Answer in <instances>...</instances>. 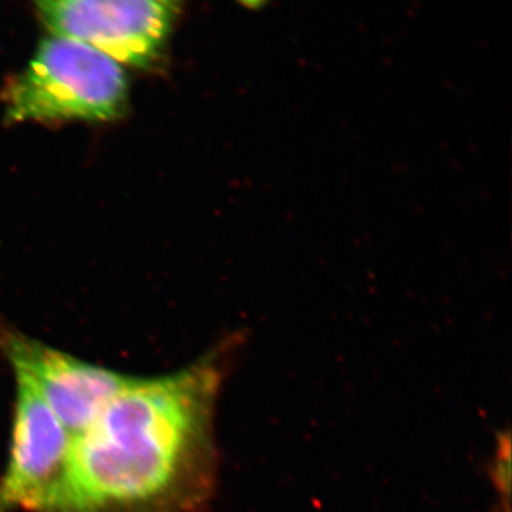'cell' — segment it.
<instances>
[{
	"mask_svg": "<svg viewBox=\"0 0 512 512\" xmlns=\"http://www.w3.org/2000/svg\"><path fill=\"white\" fill-rule=\"evenodd\" d=\"M73 437L26 384L16 382L0 512H50L69 471Z\"/></svg>",
	"mask_w": 512,
	"mask_h": 512,
	"instance_id": "obj_5",
	"label": "cell"
},
{
	"mask_svg": "<svg viewBox=\"0 0 512 512\" xmlns=\"http://www.w3.org/2000/svg\"><path fill=\"white\" fill-rule=\"evenodd\" d=\"M127 74L123 64L100 50L62 36L45 37L23 72L2 92L10 124L56 121H113L126 114Z\"/></svg>",
	"mask_w": 512,
	"mask_h": 512,
	"instance_id": "obj_2",
	"label": "cell"
},
{
	"mask_svg": "<svg viewBox=\"0 0 512 512\" xmlns=\"http://www.w3.org/2000/svg\"><path fill=\"white\" fill-rule=\"evenodd\" d=\"M238 340L130 384L74 437L50 512H200L217 488L215 412Z\"/></svg>",
	"mask_w": 512,
	"mask_h": 512,
	"instance_id": "obj_1",
	"label": "cell"
},
{
	"mask_svg": "<svg viewBox=\"0 0 512 512\" xmlns=\"http://www.w3.org/2000/svg\"><path fill=\"white\" fill-rule=\"evenodd\" d=\"M511 441L510 433L501 436L497 444V453L491 463V478L495 490L500 494V501L504 503V511L510 512V476H511Z\"/></svg>",
	"mask_w": 512,
	"mask_h": 512,
	"instance_id": "obj_6",
	"label": "cell"
},
{
	"mask_svg": "<svg viewBox=\"0 0 512 512\" xmlns=\"http://www.w3.org/2000/svg\"><path fill=\"white\" fill-rule=\"evenodd\" d=\"M0 352L16 382L29 386L73 439L134 377L84 362L12 328H0Z\"/></svg>",
	"mask_w": 512,
	"mask_h": 512,
	"instance_id": "obj_4",
	"label": "cell"
},
{
	"mask_svg": "<svg viewBox=\"0 0 512 512\" xmlns=\"http://www.w3.org/2000/svg\"><path fill=\"white\" fill-rule=\"evenodd\" d=\"M50 35L150 70L164 59L187 0H30Z\"/></svg>",
	"mask_w": 512,
	"mask_h": 512,
	"instance_id": "obj_3",
	"label": "cell"
}]
</instances>
